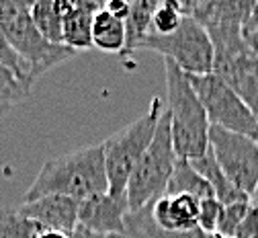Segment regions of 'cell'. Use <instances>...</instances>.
Segmentation results:
<instances>
[{
    "instance_id": "obj_30",
    "label": "cell",
    "mask_w": 258,
    "mask_h": 238,
    "mask_svg": "<svg viewBox=\"0 0 258 238\" xmlns=\"http://www.w3.org/2000/svg\"><path fill=\"white\" fill-rule=\"evenodd\" d=\"M244 35H246L250 47L254 50V54L258 56V31H244Z\"/></svg>"
},
{
    "instance_id": "obj_29",
    "label": "cell",
    "mask_w": 258,
    "mask_h": 238,
    "mask_svg": "<svg viewBox=\"0 0 258 238\" xmlns=\"http://www.w3.org/2000/svg\"><path fill=\"white\" fill-rule=\"evenodd\" d=\"M244 31H258V3H254V9H252V15L244 27Z\"/></svg>"
},
{
    "instance_id": "obj_10",
    "label": "cell",
    "mask_w": 258,
    "mask_h": 238,
    "mask_svg": "<svg viewBox=\"0 0 258 238\" xmlns=\"http://www.w3.org/2000/svg\"><path fill=\"white\" fill-rule=\"evenodd\" d=\"M129 212L132 210H129L127 193L125 195L99 193L80 201L78 226H84L101 234H125V220Z\"/></svg>"
},
{
    "instance_id": "obj_31",
    "label": "cell",
    "mask_w": 258,
    "mask_h": 238,
    "mask_svg": "<svg viewBox=\"0 0 258 238\" xmlns=\"http://www.w3.org/2000/svg\"><path fill=\"white\" fill-rule=\"evenodd\" d=\"M39 238H72V236H68V234H61V232H53V230H45Z\"/></svg>"
},
{
    "instance_id": "obj_6",
    "label": "cell",
    "mask_w": 258,
    "mask_h": 238,
    "mask_svg": "<svg viewBox=\"0 0 258 238\" xmlns=\"http://www.w3.org/2000/svg\"><path fill=\"white\" fill-rule=\"evenodd\" d=\"M138 50L162 54L164 60L174 62L188 76H201L213 72V43L201 23L184 15L182 25L170 35H148Z\"/></svg>"
},
{
    "instance_id": "obj_3",
    "label": "cell",
    "mask_w": 258,
    "mask_h": 238,
    "mask_svg": "<svg viewBox=\"0 0 258 238\" xmlns=\"http://www.w3.org/2000/svg\"><path fill=\"white\" fill-rule=\"evenodd\" d=\"M31 5L23 0H0V31L29 68L31 82H35L49 68L76 56L68 45L47 41L31 17Z\"/></svg>"
},
{
    "instance_id": "obj_26",
    "label": "cell",
    "mask_w": 258,
    "mask_h": 238,
    "mask_svg": "<svg viewBox=\"0 0 258 238\" xmlns=\"http://www.w3.org/2000/svg\"><path fill=\"white\" fill-rule=\"evenodd\" d=\"M234 238H258V210L252 203L250 212L246 214V218L242 220V224L238 226Z\"/></svg>"
},
{
    "instance_id": "obj_25",
    "label": "cell",
    "mask_w": 258,
    "mask_h": 238,
    "mask_svg": "<svg viewBox=\"0 0 258 238\" xmlns=\"http://www.w3.org/2000/svg\"><path fill=\"white\" fill-rule=\"evenodd\" d=\"M0 62L7 64L9 68H13V70H15L23 80H27L31 86H33V82H31V76H29V68H27L25 62L17 56V52L11 47V43L7 41V37H5L3 31H0Z\"/></svg>"
},
{
    "instance_id": "obj_4",
    "label": "cell",
    "mask_w": 258,
    "mask_h": 238,
    "mask_svg": "<svg viewBox=\"0 0 258 238\" xmlns=\"http://www.w3.org/2000/svg\"><path fill=\"white\" fill-rule=\"evenodd\" d=\"M164 111H166L164 101L154 97L144 115H140L136 121L125 125L123 129L115 131L111 138L103 142L107 177H109V193L113 195L127 193L129 177H132L134 168L138 166L146 150L150 148Z\"/></svg>"
},
{
    "instance_id": "obj_34",
    "label": "cell",
    "mask_w": 258,
    "mask_h": 238,
    "mask_svg": "<svg viewBox=\"0 0 258 238\" xmlns=\"http://www.w3.org/2000/svg\"><path fill=\"white\" fill-rule=\"evenodd\" d=\"M252 199H258V189H256V193L252 195Z\"/></svg>"
},
{
    "instance_id": "obj_20",
    "label": "cell",
    "mask_w": 258,
    "mask_h": 238,
    "mask_svg": "<svg viewBox=\"0 0 258 238\" xmlns=\"http://www.w3.org/2000/svg\"><path fill=\"white\" fill-rule=\"evenodd\" d=\"M45 228L21 214L19 208H0V238H39Z\"/></svg>"
},
{
    "instance_id": "obj_24",
    "label": "cell",
    "mask_w": 258,
    "mask_h": 238,
    "mask_svg": "<svg viewBox=\"0 0 258 238\" xmlns=\"http://www.w3.org/2000/svg\"><path fill=\"white\" fill-rule=\"evenodd\" d=\"M221 214H223V203L219 199H215V197L203 199L201 206H199V228L205 234L215 236L217 234V228H219Z\"/></svg>"
},
{
    "instance_id": "obj_18",
    "label": "cell",
    "mask_w": 258,
    "mask_h": 238,
    "mask_svg": "<svg viewBox=\"0 0 258 238\" xmlns=\"http://www.w3.org/2000/svg\"><path fill=\"white\" fill-rule=\"evenodd\" d=\"M166 195H192L199 201L215 197L211 185L199 175V171L190 164V160H182V158H178L174 166V173L166 187Z\"/></svg>"
},
{
    "instance_id": "obj_32",
    "label": "cell",
    "mask_w": 258,
    "mask_h": 238,
    "mask_svg": "<svg viewBox=\"0 0 258 238\" xmlns=\"http://www.w3.org/2000/svg\"><path fill=\"white\" fill-rule=\"evenodd\" d=\"M9 111H11V107H0V119H3V117H5Z\"/></svg>"
},
{
    "instance_id": "obj_15",
    "label": "cell",
    "mask_w": 258,
    "mask_h": 238,
    "mask_svg": "<svg viewBox=\"0 0 258 238\" xmlns=\"http://www.w3.org/2000/svg\"><path fill=\"white\" fill-rule=\"evenodd\" d=\"M127 33H125V21L109 13L105 7L96 13L92 23V45L107 54H119L125 52Z\"/></svg>"
},
{
    "instance_id": "obj_9",
    "label": "cell",
    "mask_w": 258,
    "mask_h": 238,
    "mask_svg": "<svg viewBox=\"0 0 258 238\" xmlns=\"http://www.w3.org/2000/svg\"><path fill=\"white\" fill-rule=\"evenodd\" d=\"M213 72L228 82L258 119V56L246 35L213 45Z\"/></svg>"
},
{
    "instance_id": "obj_8",
    "label": "cell",
    "mask_w": 258,
    "mask_h": 238,
    "mask_svg": "<svg viewBox=\"0 0 258 238\" xmlns=\"http://www.w3.org/2000/svg\"><path fill=\"white\" fill-rule=\"evenodd\" d=\"M209 148L223 175L236 189L252 199L258 189V140L211 125Z\"/></svg>"
},
{
    "instance_id": "obj_17",
    "label": "cell",
    "mask_w": 258,
    "mask_h": 238,
    "mask_svg": "<svg viewBox=\"0 0 258 238\" xmlns=\"http://www.w3.org/2000/svg\"><path fill=\"white\" fill-rule=\"evenodd\" d=\"M125 234L129 238H213L205 234L201 228L188 230V232H168L158 228L152 220V208L146 206L138 212H129L125 220Z\"/></svg>"
},
{
    "instance_id": "obj_33",
    "label": "cell",
    "mask_w": 258,
    "mask_h": 238,
    "mask_svg": "<svg viewBox=\"0 0 258 238\" xmlns=\"http://www.w3.org/2000/svg\"><path fill=\"white\" fill-rule=\"evenodd\" d=\"M252 203H254V206H256V210H258V199H252Z\"/></svg>"
},
{
    "instance_id": "obj_21",
    "label": "cell",
    "mask_w": 258,
    "mask_h": 238,
    "mask_svg": "<svg viewBox=\"0 0 258 238\" xmlns=\"http://www.w3.org/2000/svg\"><path fill=\"white\" fill-rule=\"evenodd\" d=\"M31 84L23 80L13 68L0 62V107H13L29 97Z\"/></svg>"
},
{
    "instance_id": "obj_23",
    "label": "cell",
    "mask_w": 258,
    "mask_h": 238,
    "mask_svg": "<svg viewBox=\"0 0 258 238\" xmlns=\"http://www.w3.org/2000/svg\"><path fill=\"white\" fill-rule=\"evenodd\" d=\"M250 208H252V199H242V201L230 203V206H223V214H221V220H219L217 234L219 236L234 238L238 226L242 224V220L246 218V214L250 212Z\"/></svg>"
},
{
    "instance_id": "obj_27",
    "label": "cell",
    "mask_w": 258,
    "mask_h": 238,
    "mask_svg": "<svg viewBox=\"0 0 258 238\" xmlns=\"http://www.w3.org/2000/svg\"><path fill=\"white\" fill-rule=\"evenodd\" d=\"M72 238H129L125 234H101V232H92L84 226H76V230L72 232Z\"/></svg>"
},
{
    "instance_id": "obj_5",
    "label": "cell",
    "mask_w": 258,
    "mask_h": 238,
    "mask_svg": "<svg viewBox=\"0 0 258 238\" xmlns=\"http://www.w3.org/2000/svg\"><path fill=\"white\" fill-rule=\"evenodd\" d=\"M176 162H178V156L172 146L170 117L164 111L150 148L146 150V154L134 168L132 177H129V183H127L129 210L138 212L150 206V203L158 201L160 197H164Z\"/></svg>"
},
{
    "instance_id": "obj_13",
    "label": "cell",
    "mask_w": 258,
    "mask_h": 238,
    "mask_svg": "<svg viewBox=\"0 0 258 238\" xmlns=\"http://www.w3.org/2000/svg\"><path fill=\"white\" fill-rule=\"evenodd\" d=\"M105 5L94 0H74L72 13L63 19V45L74 52L92 47V23Z\"/></svg>"
},
{
    "instance_id": "obj_28",
    "label": "cell",
    "mask_w": 258,
    "mask_h": 238,
    "mask_svg": "<svg viewBox=\"0 0 258 238\" xmlns=\"http://www.w3.org/2000/svg\"><path fill=\"white\" fill-rule=\"evenodd\" d=\"M105 9L109 13H113L115 17H119V19L125 21L127 15H129V9H132V3H123V0H111V3L105 5Z\"/></svg>"
},
{
    "instance_id": "obj_2",
    "label": "cell",
    "mask_w": 258,
    "mask_h": 238,
    "mask_svg": "<svg viewBox=\"0 0 258 238\" xmlns=\"http://www.w3.org/2000/svg\"><path fill=\"white\" fill-rule=\"evenodd\" d=\"M166 72V113L170 117L172 146L178 158L197 160L209 150V117L199 101L188 74L164 60Z\"/></svg>"
},
{
    "instance_id": "obj_11",
    "label": "cell",
    "mask_w": 258,
    "mask_h": 238,
    "mask_svg": "<svg viewBox=\"0 0 258 238\" xmlns=\"http://www.w3.org/2000/svg\"><path fill=\"white\" fill-rule=\"evenodd\" d=\"M19 210L25 218L41 224L45 230L72 236L78 226L80 201L66 195H43L33 201H23Z\"/></svg>"
},
{
    "instance_id": "obj_19",
    "label": "cell",
    "mask_w": 258,
    "mask_h": 238,
    "mask_svg": "<svg viewBox=\"0 0 258 238\" xmlns=\"http://www.w3.org/2000/svg\"><path fill=\"white\" fill-rule=\"evenodd\" d=\"M158 5L160 3H154V0H136V3H132V9H129V15L125 19V52H136L138 45L148 37Z\"/></svg>"
},
{
    "instance_id": "obj_22",
    "label": "cell",
    "mask_w": 258,
    "mask_h": 238,
    "mask_svg": "<svg viewBox=\"0 0 258 238\" xmlns=\"http://www.w3.org/2000/svg\"><path fill=\"white\" fill-rule=\"evenodd\" d=\"M182 19H184L182 3H174V0L160 3L154 13L152 29L148 35H170V33H174L182 25Z\"/></svg>"
},
{
    "instance_id": "obj_16",
    "label": "cell",
    "mask_w": 258,
    "mask_h": 238,
    "mask_svg": "<svg viewBox=\"0 0 258 238\" xmlns=\"http://www.w3.org/2000/svg\"><path fill=\"white\" fill-rule=\"evenodd\" d=\"M190 164L195 166L197 171H199V175L211 185L215 199H219L223 206H230V203H236V201H242V199H250V197L244 195L240 189H236V187L232 185V181L223 175L221 166L217 164V160H215L211 148H209L201 158L190 160Z\"/></svg>"
},
{
    "instance_id": "obj_14",
    "label": "cell",
    "mask_w": 258,
    "mask_h": 238,
    "mask_svg": "<svg viewBox=\"0 0 258 238\" xmlns=\"http://www.w3.org/2000/svg\"><path fill=\"white\" fill-rule=\"evenodd\" d=\"M74 9V0H39L31 5V17H33L41 35L57 45H63V19Z\"/></svg>"
},
{
    "instance_id": "obj_12",
    "label": "cell",
    "mask_w": 258,
    "mask_h": 238,
    "mask_svg": "<svg viewBox=\"0 0 258 238\" xmlns=\"http://www.w3.org/2000/svg\"><path fill=\"white\" fill-rule=\"evenodd\" d=\"M199 206L201 201L192 195H164L150 203L154 224L168 232H188L199 228Z\"/></svg>"
},
{
    "instance_id": "obj_35",
    "label": "cell",
    "mask_w": 258,
    "mask_h": 238,
    "mask_svg": "<svg viewBox=\"0 0 258 238\" xmlns=\"http://www.w3.org/2000/svg\"><path fill=\"white\" fill-rule=\"evenodd\" d=\"M213 238H228V236H219V234H215V236H213Z\"/></svg>"
},
{
    "instance_id": "obj_7",
    "label": "cell",
    "mask_w": 258,
    "mask_h": 238,
    "mask_svg": "<svg viewBox=\"0 0 258 238\" xmlns=\"http://www.w3.org/2000/svg\"><path fill=\"white\" fill-rule=\"evenodd\" d=\"M199 101L205 107L211 125L230 129L258 140V119L236 90L215 72L188 76Z\"/></svg>"
},
{
    "instance_id": "obj_1",
    "label": "cell",
    "mask_w": 258,
    "mask_h": 238,
    "mask_svg": "<svg viewBox=\"0 0 258 238\" xmlns=\"http://www.w3.org/2000/svg\"><path fill=\"white\" fill-rule=\"evenodd\" d=\"M99 193H109V177L103 144H94L49 158L25 193V201L43 195H66L84 201Z\"/></svg>"
}]
</instances>
